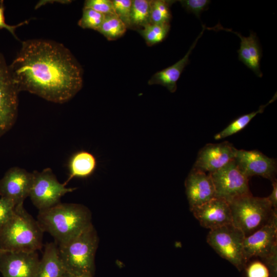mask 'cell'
Masks as SVG:
<instances>
[{
	"instance_id": "36",
	"label": "cell",
	"mask_w": 277,
	"mask_h": 277,
	"mask_svg": "<svg viewBox=\"0 0 277 277\" xmlns=\"http://www.w3.org/2000/svg\"><path fill=\"white\" fill-rule=\"evenodd\" d=\"M6 250H4L1 248H0V256Z\"/></svg>"
},
{
	"instance_id": "21",
	"label": "cell",
	"mask_w": 277,
	"mask_h": 277,
	"mask_svg": "<svg viewBox=\"0 0 277 277\" xmlns=\"http://www.w3.org/2000/svg\"><path fill=\"white\" fill-rule=\"evenodd\" d=\"M276 99V93H275L272 98L270 100L268 103L260 106L256 111L244 114L232 121L223 130L216 133L214 136V138L215 140H219L231 136L240 131L244 129L257 114L263 113L265 108L270 103L274 102Z\"/></svg>"
},
{
	"instance_id": "29",
	"label": "cell",
	"mask_w": 277,
	"mask_h": 277,
	"mask_svg": "<svg viewBox=\"0 0 277 277\" xmlns=\"http://www.w3.org/2000/svg\"><path fill=\"white\" fill-rule=\"evenodd\" d=\"M84 7L92 9L104 15L115 14L111 0H86Z\"/></svg>"
},
{
	"instance_id": "16",
	"label": "cell",
	"mask_w": 277,
	"mask_h": 277,
	"mask_svg": "<svg viewBox=\"0 0 277 277\" xmlns=\"http://www.w3.org/2000/svg\"><path fill=\"white\" fill-rule=\"evenodd\" d=\"M185 186L190 210L215 197L210 173L192 168L186 179Z\"/></svg>"
},
{
	"instance_id": "13",
	"label": "cell",
	"mask_w": 277,
	"mask_h": 277,
	"mask_svg": "<svg viewBox=\"0 0 277 277\" xmlns=\"http://www.w3.org/2000/svg\"><path fill=\"white\" fill-rule=\"evenodd\" d=\"M237 150L228 141L207 144L199 152L192 168L212 173L234 160Z\"/></svg>"
},
{
	"instance_id": "6",
	"label": "cell",
	"mask_w": 277,
	"mask_h": 277,
	"mask_svg": "<svg viewBox=\"0 0 277 277\" xmlns=\"http://www.w3.org/2000/svg\"><path fill=\"white\" fill-rule=\"evenodd\" d=\"M245 238L243 232L231 224L210 230L207 242L220 256L241 271L247 262L243 249Z\"/></svg>"
},
{
	"instance_id": "20",
	"label": "cell",
	"mask_w": 277,
	"mask_h": 277,
	"mask_svg": "<svg viewBox=\"0 0 277 277\" xmlns=\"http://www.w3.org/2000/svg\"><path fill=\"white\" fill-rule=\"evenodd\" d=\"M97 161L95 156L86 151H80L72 155L69 162V176L65 185L73 177H86L95 171Z\"/></svg>"
},
{
	"instance_id": "7",
	"label": "cell",
	"mask_w": 277,
	"mask_h": 277,
	"mask_svg": "<svg viewBox=\"0 0 277 277\" xmlns=\"http://www.w3.org/2000/svg\"><path fill=\"white\" fill-rule=\"evenodd\" d=\"M33 180L29 196L33 204L39 210L47 209L60 203L65 194L76 188H67L60 183L51 169L47 168L41 172L33 171Z\"/></svg>"
},
{
	"instance_id": "3",
	"label": "cell",
	"mask_w": 277,
	"mask_h": 277,
	"mask_svg": "<svg viewBox=\"0 0 277 277\" xmlns=\"http://www.w3.org/2000/svg\"><path fill=\"white\" fill-rule=\"evenodd\" d=\"M44 232L23 204L17 205L12 216L0 228V248L8 251H37L42 247Z\"/></svg>"
},
{
	"instance_id": "24",
	"label": "cell",
	"mask_w": 277,
	"mask_h": 277,
	"mask_svg": "<svg viewBox=\"0 0 277 277\" xmlns=\"http://www.w3.org/2000/svg\"><path fill=\"white\" fill-rule=\"evenodd\" d=\"M176 1L151 0L150 22L151 24H170L172 19L170 7Z\"/></svg>"
},
{
	"instance_id": "22",
	"label": "cell",
	"mask_w": 277,
	"mask_h": 277,
	"mask_svg": "<svg viewBox=\"0 0 277 277\" xmlns=\"http://www.w3.org/2000/svg\"><path fill=\"white\" fill-rule=\"evenodd\" d=\"M149 0H132L130 14V29L137 31L150 22Z\"/></svg>"
},
{
	"instance_id": "4",
	"label": "cell",
	"mask_w": 277,
	"mask_h": 277,
	"mask_svg": "<svg viewBox=\"0 0 277 277\" xmlns=\"http://www.w3.org/2000/svg\"><path fill=\"white\" fill-rule=\"evenodd\" d=\"M98 242L96 230L91 224L75 238L57 246L66 271L77 276H94Z\"/></svg>"
},
{
	"instance_id": "23",
	"label": "cell",
	"mask_w": 277,
	"mask_h": 277,
	"mask_svg": "<svg viewBox=\"0 0 277 277\" xmlns=\"http://www.w3.org/2000/svg\"><path fill=\"white\" fill-rule=\"evenodd\" d=\"M127 29L124 23L115 14H107L105 15L97 31L108 41H114L121 37Z\"/></svg>"
},
{
	"instance_id": "17",
	"label": "cell",
	"mask_w": 277,
	"mask_h": 277,
	"mask_svg": "<svg viewBox=\"0 0 277 277\" xmlns=\"http://www.w3.org/2000/svg\"><path fill=\"white\" fill-rule=\"evenodd\" d=\"M206 29L215 31L223 30L232 32L239 36L241 39L240 48L238 50L239 61L252 70L256 76L259 77H262L263 73L260 70L262 50L255 33L251 31L248 37H244L238 32L223 28L219 24L214 27Z\"/></svg>"
},
{
	"instance_id": "26",
	"label": "cell",
	"mask_w": 277,
	"mask_h": 277,
	"mask_svg": "<svg viewBox=\"0 0 277 277\" xmlns=\"http://www.w3.org/2000/svg\"><path fill=\"white\" fill-rule=\"evenodd\" d=\"M105 15L92 9L84 8L78 25L83 29H90L97 31L103 23Z\"/></svg>"
},
{
	"instance_id": "2",
	"label": "cell",
	"mask_w": 277,
	"mask_h": 277,
	"mask_svg": "<svg viewBox=\"0 0 277 277\" xmlns=\"http://www.w3.org/2000/svg\"><path fill=\"white\" fill-rule=\"evenodd\" d=\"M37 221L44 232L52 236L57 246L75 238L92 224L91 212L88 207L61 202L38 211Z\"/></svg>"
},
{
	"instance_id": "25",
	"label": "cell",
	"mask_w": 277,
	"mask_h": 277,
	"mask_svg": "<svg viewBox=\"0 0 277 277\" xmlns=\"http://www.w3.org/2000/svg\"><path fill=\"white\" fill-rule=\"evenodd\" d=\"M170 29V24H149L138 30L148 46H152L163 41Z\"/></svg>"
},
{
	"instance_id": "35",
	"label": "cell",
	"mask_w": 277,
	"mask_h": 277,
	"mask_svg": "<svg viewBox=\"0 0 277 277\" xmlns=\"http://www.w3.org/2000/svg\"><path fill=\"white\" fill-rule=\"evenodd\" d=\"M63 277H95L94 276H77L69 273L67 272L65 273Z\"/></svg>"
},
{
	"instance_id": "12",
	"label": "cell",
	"mask_w": 277,
	"mask_h": 277,
	"mask_svg": "<svg viewBox=\"0 0 277 277\" xmlns=\"http://www.w3.org/2000/svg\"><path fill=\"white\" fill-rule=\"evenodd\" d=\"M39 259L37 251H5L0 256L3 277H37Z\"/></svg>"
},
{
	"instance_id": "11",
	"label": "cell",
	"mask_w": 277,
	"mask_h": 277,
	"mask_svg": "<svg viewBox=\"0 0 277 277\" xmlns=\"http://www.w3.org/2000/svg\"><path fill=\"white\" fill-rule=\"evenodd\" d=\"M240 171L247 177L260 176L276 180V161L256 150H237L234 159Z\"/></svg>"
},
{
	"instance_id": "27",
	"label": "cell",
	"mask_w": 277,
	"mask_h": 277,
	"mask_svg": "<svg viewBox=\"0 0 277 277\" xmlns=\"http://www.w3.org/2000/svg\"><path fill=\"white\" fill-rule=\"evenodd\" d=\"M115 14L130 29V14L132 0H112Z\"/></svg>"
},
{
	"instance_id": "18",
	"label": "cell",
	"mask_w": 277,
	"mask_h": 277,
	"mask_svg": "<svg viewBox=\"0 0 277 277\" xmlns=\"http://www.w3.org/2000/svg\"><path fill=\"white\" fill-rule=\"evenodd\" d=\"M206 26L202 25V30L195 39L184 56L173 65L155 73L148 81V84L160 85L165 87L170 92L174 93L177 89V82L185 67L189 62V57L199 39L202 36Z\"/></svg>"
},
{
	"instance_id": "32",
	"label": "cell",
	"mask_w": 277,
	"mask_h": 277,
	"mask_svg": "<svg viewBox=\"0 0 277 277\" xmlns=\"http://www.w3.org/2000/svg\"><path fill=\"white\" fill-rule=\"evenodd\" d=\"M5 7L4 5L3 1H0V29H7L9 32H10L14 37L17 38L15 34L16 29L25 24L28 23V21H25L23 22L16 25H9L7 24L5 22V18L4 16Z\"/></svg>"
},
{
	"instance_id": "31",
	"label": "cell",
	"mask_w": 277,
	"mask_h": 277,
	"mask_svg": "<svg viewBox=\"0 0 277 277\" xmlns=\"http://www.w3.org/2000/svg\"><path fill=\"white\" fill-rule=\"evenodd\" d=\"M247 277H270L269 272L264 263L258 261L251 263L246 269Z\"/></svg>"
},
{
	"instance_id": "10",
	"label": "cell",
	"mask_w": 277,
	"mask_h": 277,
	"mask_svg": "<svg viewBox=\"0 0 277 277\" xmlns=\"http://www.w3.org/2000/svg\"><path fill=\"white\" fill-rule=\"evenodd\" d=\"M243 249L247 262L253 256L262 260L277 250V214L263 227L245 238Z\"/></svg>"
},
{
	"instance_id": "5",
	"label": "cell",
	"mask_w": 277,
	"mask_h": 277,
	"mask_svg": "<svg viewBox=\"0 0 277 277\" xmlns=\"http://www.w3.org/2000/svg\"><path fill=\"white\" fill-rule=\"evenodd\" d=\"M229 204L232 224L245 237L263 227L277 214L267 197H255L251 193L236 198Z\"/></svg>"
},
{
	"instance_id": "30",
	"label": "cell",
	"mask_w": 277,
	"mask_h": 277,
	"mask_svg": "<svg viewBox=\"0 0 277 277\" xmlns=\"http://www.w3.org/2000/svg\"><path fill=\"white\" fill-rule=\"evenodd\" d=\"M15 206L11 200L3 197L0 198V228L12 216Z\"/></svg>"
},
{
	"instance_id": "9",
	"label": "cell",
	"mask_w": 277,
	"mask_h": 277,
	"mask_svg": "<svg viewBox=\"0 0 277 277\" xmlns=\"http://www.w3.org/2000/svg\"><path fill=\"white\" fill-rule=\"evenodd\" d=\"M19 92L9 66L0 53V137L9 131L16 122Z\"/></svg>"
},
{
	"instance_id": "28",
	"label": "cell",
	"mask_w": 277,
	"mask_h": 277,
	"mask_svg": "<svg viewBox=\"0 0 277 277\" xmlns=\"http://www.w3.org/2000/svg\"><path fill=\"white\" fill-rule=\"evenodd\" d=\"M178 2L186 11L195 14L199 18L201 13L208 8L210 3L209 0H180Z\"/></svg>"
},
{
	"instance_id": "15",
	"label": "cell",
	"mask_w": 277,
	"mask_h": 277,
	"mask_svg": "<svg viewBox=\"0 0 277 277\" xmlns=\"http://www.w3.org/2000/svg\"><path fill=\"white\" fill-rule=\"evenodd\" d=\"M200 225L210 230L232 224L229 204L215 197L190 210Z\"/></svg>"
},
{
	"instance_id": "34",
	"label": "cell",
	"mask_w": 277,
	"mask_h": 277,
	"mask_svg": "<svg viewBox=\"0 0 277 277\" xmlns=\"http://www.w3.org/2000/svg\"><path fill=\"white\" fill-rule=\"evenodd\" d=\"M272 190L267 199L273 210L277 212V182L276 180L272 182Z\"/></svg>"
},
{
	"instance_id": "8",
	"label": "cell",
	"mask_w": 277,
	"mask_h": 277,
	"mask_svg": "<svg viewBox=\"0 0 277 277\" xmlns=\"http://www.w3.org/2000/svg\"><path fill=\"white\" fill-rule=\"evenodd\" d=\"M215 191V197L229 203L239 197L251 194L247 178L233 160L210 173Z\"/></svg>"
},
{
	"instance_id": "33",
	"label": "cell",
	"mask_w": 277,
	"mask_h": 277,
	"mask_svg": "<svg viewBox=\"0 0 277 277\" xmlns=\"http://www.w3.org/2000/svg\"><path fill=\"white\" fill-rule=\"evenodd\" d=\"M262 260L268 269L270 277H277V250Z\"/></svg>"
},
{
	"instance_id": "14",
	"label": "cell",
	"mask_w": 277,
	"mask_h": 277,
	"mask_svg": "<svg viewBox=\"0 0 277 277\" xmlns=\"http://www.w3.org/2000/svg\"><path fill=\"white\" fill-rule=\"evenodd\" d=\"M32 180V172L16 167L10 168L0 180V196L11 200L16 206L24 204L29 195Z\"/></svg>"
},
{
	"instance_id": "1",
	"label": "cell",
	"mask_w": 277,
	"mask_h": 277,
	"mask_svg": "<svg viewBox=\"0 0 277 277\" xmlns=\"http://www.w3.org/2000/svg\"><path fill=\"white\" fill-rule=\"evenodd\" d=\"M9 67L19 92L26 91L52 102L69 101L83 86L81 66L68 48L54 41L23 42Z\"/></svg>"
},
{
	"instance_id": "19",
	"label": "cell",
	"mask_w": 277,
	"mask_h": 277,
	"mask_svg": "<svg viewBox=\"0 0 277 277\" xmlns=\"http://www.w3.org/2000/svg\"><path fill=\"white\" fill-rule=\"evenodd\" d=\"M66 270L55 242L47 243L39 260L37 277H63Z\"/></svg>"
}]
</instances>
